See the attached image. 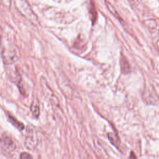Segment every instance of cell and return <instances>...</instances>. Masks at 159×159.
<instances>
[{
    "label": "cell",
    "instance_id": "1",
    "mask_svg": "<svg viewBox=\"0 0 159 159\" xmlns=\"http://www.w3.org/2000/svg\"><path fill=\"white\" fill-rule=\"evenodd\" d=\"M14 5L17 11L33 25L39 24V19L27 0H14Z\"/></svg>",
    "mask_w": 159,
    "mask_h": 159
},
{
    "label": "cell",
    "instance_id": "2",
    "mask_svg": "<svg viewBox=\"0 0 159 159\" xmlns=\"http://www.w3.org/2000/svg\"><path fill=\"white\" fill-rule=\"evenodd\" d=\"M2 57L6 64L11 65L19 59L17 50L16 46L11 43H5L2 49Z\"/></svg>",
    "mask_w": 159,
    "mask_h": 159
},
{
    "label": "cell",
    "instance_id": "3",
    "mask_svg": "<svg viewBox=\"0 0 159 159\" xmlns=\"http://www.w3.org/2000/svg\"><path fill=\"white\" fill-rule=\"evenodd\" d=\"M93 141L94 147L95 148V151L96 152V155H98V157L101 159H109V157L107 152L102 145L99 139L96 137H94Z\"/></svg>",
    "mask_w": 159,
    "mask_h": 159
},
{
    "label": "cell",
    "instance_id": "4",
    "mask_svg": "<svg viewBox=\"0 0 159 159\" xmlns=\"http://www.w3.org/2000/svg\"><path fill=\"white\" fill-rule=\"evenodd\" d=\"M144 101L148 104H152L157 101V95L152 86H147L142 94Z\"/></svg>",
    "mask_w": 159,
    "mask_h": 159
},
{
    "label": "cell",
    "instance_id": "5",
    "mask_svg": "<svg viewBox=\"0 0 159 159\" xmlns=\"http://www.w3.org/2000/svg\"><path fill=\"white\" fill-rule=\"evenodd\" d=\"M30 111L32 115L35 117L36 118L39 117L40 115V105L37 99H34L32 101L30 105Z\"/></svg>",
    "mask_w": 159,
    "mask_h": 159
},
{
    "label": "cell",
    "instance_id": "6",
    "mask_svg": "<svg viewBox=\"0 0 159 159\" xmlns=\"http://www.w3.org/2000/svg\"><path fill=\"white\" fill-rule=\"evenodd\" d=\"M120 68L122 72L125 74L129 73L131 71V68L129 61L125 57H122L120 58Z\"/></svg>",
    "mask_w": 159,
    "mask_h": 159
},
{
    "label": "cell",
    "instance_id": "7",
    "mask_svg": "<svg viewBox=\"0 0 159 159\" xmlns=\"http://www.w3.org/2000/svg\"><path fill=\"white\" fill-rule=\"evenodd\" d=\"M8 119L9 122L17 129L20 130H23L25 128L24 125L20 121H19L16 118H15L14 117L12 116L11 115H9L8 116Z\"/></svg>",
    "mask_w": 159,
    "mask_h": 159
},
{
    "label": "cell",
    "instance_id": "8",
    "mask_svg": "<svg viewBox=\"0 0 159 159\" xmlns=\"http://www.w3.org/2000/svg\"><path fill=\"white\" fill-rule=\"evenodd\" d=\"M107 137L110 142L113 145H114L116 147H119V146L120 145V140L116 134L112 132H109L107 134Z\"/></svg>",
    "mask_w": 159,
    "mask_h": 159
},
{
    "label": "cell",
    "instance_id": "9",
    "mask_svg": "<svg viewBox=\"0 0 159 159\" xmlns=\"http://www.w3.org/2000/svg\"><path fill=\"white\" fill-rule=\"evenodd\" d=\"M105 3H106V6H107L108 10L111 12V13L116 18H117V19H119V20H122V18L120 17L119 14H118L117 11L116 10V9L114 8V7L109 1H106V2H105Z\"/></svg>",
    "mask_w": 159,
    "mask_h": 159
},
{
    "label": "cell",
    "instance_id": "10",
    "mask_svg": "<svg viewBox=\"0 0 159 159\" xmlns=\"http://www.w3.org/2000/svg\"><path fill=\"white\" fill-rule=\"evenodd\" d=\"M4 143L6 147L9 149H12L14 148V144L13 143L12 141L11 140L10 138L7 137H5L4 138Z\"/></svg>",
    "mask_w": 159,
    "mask_h": 159
},
{
    "label": "cell",
    "instance_id": "11",
    "mask_svg": "<svg viewBox=\"0 0 159 159\" xmlns=\"http://www.w3.org/2000/svg\"><path fill=\"white\" fill-rule=\"evenodd\" d=\"M20 159H33L32 155L27 152H22L20 155Z\"/></svg>",
    "mask_w": 159,
    "mask_h": 159
},
{
    "label": "cell",
    "instance_id": "12",
    "mask_svg": "<svg viewBox=\"0 0 159 159\" xmlns=\"http://www.w3.org/2000/svg\"><path fill=\"white\" fill-rule=\"evenodd\" d=\"M1 3H2L6 7H9L11 5V0H1Z\"/></svg>",
    "mask_w": 159,
    "mask_h": 159
},
{
    "label": "cell",
    "instance_id": "13",
    "mask_svg": "<svg viewBox=\"0 0 159 159\" xmlns=\"http://www.w3.org/2000/svg\"><path fill=\"white\" fill-rule=\"evenodd\" d=\"M129 159H137L136 155H135L134 152H130V157H129Z\"/></svg>",
    "mask_w": 159,
    "mask_h": 159
},
{
    "label": "cell",
    "instance_id": "14",
    "mask_svg": "<svg viewBox=\"0 0 159 159\" xmlns=\"http://www.w3.org/2000/svg\"><path fill=\"white\" fill-rule=\"evenodd\" d=\"M81 159H89V158H88V155H86V152H84V153H82Z\"/></svg>",
    "mask_w": 159,
    "mask_h": 159
},
{
    "label": "cell",
    "instance_id": "15",
    "mask_svg": "<svg viewBox=\"0 0 159 159\" xmlns=\"http://www.w3.org/2000/svg\"><path fill=\"white\" fill-rule=\"evenodd\" d=\"M157 44V48H158V50H159V40H158Z\"/></svg>",
    "mask_w": 159,
    "mask_h": 159
}]
</instances>
